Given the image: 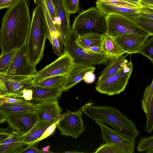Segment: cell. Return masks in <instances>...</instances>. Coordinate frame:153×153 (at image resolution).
Returning <instances> with one entry per match:
<instances>
[{
    "instance_id": "6da1fadb",
    "label": "cell",
    "mask_w": 153,
    "mask_h": 153,
    "mask_svg": "<svg viewBox=\"0 0 153 153\" xmlns=\"http://www.w3.org/2000/svg\"><path fill=\"white\" fill-rule=\"evenodd\" d=\"M31 21L27 0H20L7 9L1 23V53L19 48L26 43Z\"/></svg>"
},
{
    "instance_id": "7a4b0ae2",
    "label": "cell",
    "mask_w": 153,
    "mask_h": 153,
    "mask_svg": "<svg viewBox=\"0 0 153 153\" xmlns=\"http://www.w3.org/2000/svg\"><path fill=\"white\" fill-rule=\"evenodd\" d=\"M95 121H99L111 126L116 131L129 139L135 140L139 135L134 122L115 108L92 104L83 111Z\"/></svg>"
},
{
    "instance_id": "3957f363",
    "label": "cell",
    "mask_w": 153,
    "mask_h": 153,
    "mask_svg": "<svg viewBox=\"0 0 153 153\" xmlns=\"http://www.w3.org/2000/svg\"><path fill=\"white\" fill-rule=\"evenodd\" d=\"M46 39L50 41L49 30L43 9L40 3L33 10L26 42L29 57L35 66L43 56Z\"/></svg>"
},
{
    "instance_id": "277c9868",
    "label": "cell",
    "mask_w": 153,
    "mask_h": 153,
    "mask_svg": "<svg viewBox=\"0 0 153 153\" xmlns=\"http://www.w3.org/2000/svg\"><path fill=\"white\" fill-rule=\"evenodd\" d=\"M71 29L79 36L107 33V15L94 7L81 12L74 19Z\"/></svg>"
},
{
    "instance_id": "5b68a950",
    "label": "cell",
    "mask_w": 153,
    "mask_h": 153,
    "mask_svg": "<svg viewBox=\"0 0 153 153\" xmlns=\"http://www.w3.org/2000/svg\"><path fill=\"white\" fill-rule=\"evenodd\" d=\"M79 35L71 29L65 40V52L72 58L74 63L93 66L106 64L109 57L107 55L87 51L76 42Z\"/></svg>"
},
{
    "instance_id": "8992f818",
    "label": "cell",
    "mask_w": 153,
    "mask_h": 153,
    "mask_svg": "<svg viewBox=\"0 0 153 153\" xmlns=\"http://www.w3.org/2000/svg\"><path fill=\"white\" fill-rule=\"evenodd\" d=\"M107 34L113 38L118 36L133 34L149 36H153L145 30L133 20L115 14L107 15Z\"/></svg>"
},
{
    "instance_id": "52a82bcc",
    "label": "cell",
    "mask_w": 153,
    "mask_h": 153,
    "mask_svg": "<svg viewBox=\"0 0 153 153\" xmlns=\"http://www.w3.org/2000/svg\"><path fill=\"white\" fill-rule=\"evenodd\" d=\"M133 64L129 62L126 67L104 80L96 83L95 89L99 93L108 96L118 94L124 91L133 70Z\"/></svg>"
},
{
    "instance_id": "ba28073f",
    "label": "cell",
    "mask_w": 153,
    "mask_h": 153,
    "mask_svg": "<svg viewBox=\"0 0 153 153\" xmlns=\"http://www.w3.org/2000/svg\"><path fill=\"white\" fill-rule=\"evenodd\" d=\"M94 103L90 101L75 112L67 110L65 113L61 114L57 126L61 134L76 139L85 130L82 114L87 107Z\"/></svg>"
},
{
    "instance_id": "9c48e42d",
    "label": "cell",
    "mask_w": 153,
    "mask_h": 153,
    "mask_svg": "<svg viewBox=\"0 0 153 153\" xmlns=\"http://www.w3.org/2000/svg\"><path fill=\"white\" fill-rule=\"evenodd\" d=\"M34 80L30 76L0 74V96L20 97L22 91L30 88Z\"/></svg>"
},
{
    "instance_id": "30bf717a",
    "label": "cell",
    "mask_w": 153,
    "mask_h": 153,
    "mask_svg": "<svg viewBox=\"0 0 153 153\" xmlns=\"http://www.w3.org/2000/svg\"><path fill=\"white\" fill-rule=\"evenodd\" d=\"M74 63L70 55L65 53L53 62L36 71L33 75V82L41 81L47 78L58 75L66 77L71 69Z\"/></svg>"
},
{
    "instance_id": "8fae6325",
    "label": "cell",
    "mask_w": 153,
    "mask_h": 153,
    "mask_svg": "<svg viewBox=\"0 0 153 153\" xmlns=\"http://www.w3.org/2000/svg\"><path fill=\"white\" fill-rule=\"evenodd\" d=\"M6 121L10 127L22 136L37 122V114L35 110L13 114L7 116Z\"/></svg>"
},
{
    "instance_id": "7c38bea8",
    "label": "cell",
    "mask_w": 153,
    "mask_h": 153,
    "mask_svg": "<svg viewBox=\"0 0 153 153\" xmlns=\"http://www.w3.org/2000/svg\"><path fill=\"white\" fill-rule=\"evenodd\" d=\"M36 71V66L32 63L29 57L25 43L19 48L11 65L4 73L30 76L33 75Z\"/></svg>"
},
{
    "instance_id": "4fadbf2b",
    "label": "cell",
    "mask_w": 153,
    "mask_h": 153,
    "mask_svg": "<svg viewBox=\"0 0 153 153\" xmlns=\"http://www.w3.org/2000/svg\"><path fill=\"white\" fill-rule=\"evenodd\" d=\"M100 126L102 137L105 143H113L128 150L129 153L134 152L135 140L124 137L114 129L108 127L101 121H95Z\"/></svg>"
},
{
    "instance_id": "5bb4252c",
    "label": "cell",
    "mask_w": 153,
    "mask_h": 153,
    "mask_svg": "<svg viewBox=\"0 0 153 153\" xmlns=\"http://www.w3.org/2000/svg\"><path fill=\"white\" fill-rule=\"evenodd\" d=\"M38 121L54 123L61 115V108L57 100L40 102L35 104Z\"/></svg>"
},
{
    "instance_id": "9a60e30c",
    "label": "cell",
    "mask_w": 153,
    "mask_h": 153,
    "mask_svg": "<svg viewBox=\"0 0 153 153\" xmlns=\"http://www.w3.org/2000/svg\"><path fill=\"white\" fill-rule=\"evenodd\" d=\"M148 37L130 34L113 38L126 53L131 54L138 53L142 45Z\"/></svg>"
},
{
    "instance_id": "2e32d148",
    "label": "cell",
    "mask_w": 153,
    "mask_h": 153,
    "mask_svg": "<svg viewBox=\"0 0 153 153\" xmlns=\"http://www.w3.org/2000/svg\"><path fill=\"white\" fill-rule=\"evenodd\" d=\"M95 67L74 63L70 71L67 76L62 87L63 91H68L70 88L83 80L85 74L88 72H94Z\"/></svg>"
},
{
    "instance_id": "e0dca14e",
    "label": "cell",
    "mask_w": 153,
    "mask_h": 153,
    "mask_svg": "<svg viewBox=\"0 0 153 153\" xmlns=\"http://www.w3.org/2000/svg\"><path fill=\"white\" fill-rule=\"evenodd\" d=\"M95 3L97 8L106 15L117 14L132 20L140 16V8H131L117 6L98 0Z\"/></svg>"
},
{
    "instance_id": "ac0fdd59",
    "label": "cell",
    "mask_w": 153,
    "mask_h": 153,
    "mask_svg": "<svg viewBox=\"0 0 153 153\" xmlns=\"http://www.w3.org/2000/svg\"><path fill=\"white\" fill-rule=\"evenodd\" d=\"M129 54L126 53L125 55L118 57H109L107 65L101 72L96 83L104 80L127 66L129 62L126 59V58Z\"/></svg>"
},
{
    "instance_id": "d6986e66",
    "label": "cell",
    "mask_w": 153,
    "mask_h": 153,
    "mask_svg": "<svg viewBox=\"0 0 153 153\" xmlns=\"http://www.w3.org/2000/svg\"><path fill=\"white\" fill-rule=\"evenodd\" d=\"M30 88L33 91L32 101L39 102L58 100L63 91L62 87L44 88L32 85Z\"/></svg>"
},
{
    "instance_id": "ffe728a7",
    "label": "cell",
    "mask_w": 153,
    "mask_h": 153,
    "mask_svg": "<svg viewBox=\"0 0 153 153\" xmlns=\"http://www.w3.org/2000/svg\"><path fill=\"white\" fill-rule=\"evenodd\" d=\"M60 25L59 30L65 40L69 33L71 27L70 23L69 14L65 7L63 0H52Z\"/></svg>"
},
{
    "instance_id": "44dd1931",
    "label": "cell",
    "mask_w": 153,
    "mask_h": 153,
    "mask_svg": "<svg viewBox=\"0 0 153 153\" xmlns=\"http://www.w3.org/2000/svg\"><path fill=\"white\" fill-rule=\"evenodd\" d=\"M22 136L13 130L12 134L0 142V153H21L26 145L21 142Z\"/></svg>"
},
{
    "instance_id": "7402d4cb",
    "label": "cell",
    "mask_w": 153,
    "mask_h": 153,
    "mask_svg": "<svg viewBox=\"0 0 153 153\" xmlns=\"http://www.w3.org/2000/svg\"><path fill=\"white\" fill-rule=\"evenodd\" d=\"M53 123L38 121L27 133L22 136L21 142L27 146L38 141L47 128Z\"/></svg>"
},
{
    "instance_id": "603a6c76",
    "label": "cell",
    "mask_w": 153,
    "mask_h": 153,
    "mask_svg": "<svg viewBox=\"0 0 153 153\" xmlns=\"http://www.w3.org/2000/svg\"><path fill=\"white\" fill-rule=\"evenodd\" d=\"M101 48L109 57H118L126 53L114 38L107 33L102 36Z\"/></svg>"
},
{
    "instance_id": "cb8c5ba5",
    "label": "cell",
    "mask_w": 153,
    "mask_h": 153,
    "mask_svg": "<svg viewBox=\"0 0 153 153\" xmlns=\"http://www.w3.org/2000/svg\"><path fill=\"white\" fill-rule=\"evenodd\" d=\"M35 104L30 101L24 104H12L0 102V111L8 116L10 114L35 110Z\"/></svg>"
},
{
    "instance_id": "d4e9b609",
    "label": "cell",
    "mask_w": 153,
    "mask_h": 153,
    "mask_svg": "<svg viewBox=\"0 0 153 153\" xmlns=\"http://www.w3.org/2000/svg\"><path fill=\"white\" fill-rule=\"evenodd\" d=\"M40 3L43 9L49 30L50 39V43H51V42L58 40L61 45L64 46L65 39L59 30L54 24L47 10L44 0H40Z\"/></svg>"
},
{
    "instance_id": "484cf974",
    "label": "cell",
    "mask_w": 153,
    "mask_h": 153,
    "mask_svg": "<svg viewBox=\"0 0 153 153\" xmlns=\"http://www.w3.org/2000/svg\"><path fill=\"white\" fill-rule=\"evenodd\" d=\"M103 36L94 33H89L79 36L76 42L79 46L84 47H101Z\"/></svg>"
},
{
    "instance_id": "4316f807",
    "label": "cell",
    "mask_w": 153,
    "mask_h": 153,
    "mask_svg": "<svg viewBox=\"0 0 153 153\" xmlns=\"http://www.w3.org/2000/svg\"><path fill=\"white\" fill-rule=\"evenodd\" d=\"M66 78L61 75L51 76L37 82H33L32 85L44 88L62 87Z\"/></svg>"
},
{
    "instance_id": "83f0119b",
    "label": "cell",
    "mask_w": 153,
    "mask_h": 153,
    "mask_svg": "<svg viewBox=\"0 0 153 153\" xmlns=\"http://www.w3.org/2000/svg\"><path fill=\"white\" fill-rule=\"evenodd\" d=\"M19 48L1 53L0 55V74L5 73L11 65Z\"/></svg>"
},
{
    "instance_id": "f1b7e54d",
    "label": "cell",
    "mask_w": 153,
    "mask_h": 153,
    "mask_svg": "<svg viewBox=\"0 0 153 153\" xmlns=\"http://www.w3.org/2000/svg\"><path fill=\"white\" fill-rule=\"evenodd\" d=\"M95 153H129L125 149L113 143H105L101 145Z\"/></svg>"
},
{
    "instance_id": "f546056e",
    "label": "cell",
    "mask_w": 153,
    "mask_h": 153,
    "mask_svg": "<svg viewBox=\"0 0 153 153\" xmlns=\"http://www.w3.org/2000/svg\"><path fill=\"white\" fill-rule=\"evenodd\" d=\"M138 53L148 58L153 63V37L149 36L142 45Z\"/></svg>"
},
{
    "instance_id": "4dcf8cb0",
    "label": "cell",
    "mask_w": 153,
    "mask_h": 153,
    "mask_svg": "<svg viewBox=\"0 0 153 153\" xmlns=\"http://www.w3.org/2000/svg\"><path fill=\"white\" fill-rule=\"evenodd\" d=\"M153 80L151 83L148 86L143 92V98L141 100L142 108L146 113L151 102L153 100Z\"/></svg>"
},
{
    "instance_id": "1f68e13d",
    "label": "cell",
    "mask_w": 153,
    "mask_h": 153,
    "mask_svg": "<svg viewBox=\"0 0 153 153\" xmlns=\"http://www.w3.org/2000/svg\"><path fill=\"white\" fill-rule=\"evenodd\" d=\"M137 150L138 152H147L153 153V136L141 137L137 144Z\"/></svg>"
},
{
    "instance_id": "d6a6232c",
    "label": "cell",
    "mask_w": 153,
    "mask_h": 153,
    "mask_svg": "<svg viewBox=\"0 0 153 153\" xmlns=\"http://www.w3.org/2000/svg\"><path fill=\"white\" fill-rule=\"evenodd\" d=\"M133 20L145 30L153 35V19L140 16Z\"/></svg>"
},
{
    "instance_id": "836d02e7",
    "label": "cell",
    "mask_w": 153,
    "mask_h": 153,
    "mask_svg": "<svg viewBox=\"0 0 153 153\" xmlns=\"http://www.w3.org/2000/svg\"><path fill=\"white\" fill-rule=\"evenodd\" d=\"M44 1L47 10L56 28L59 30V27L60 25L59 21L56 14L52 0H44Z\"/></svg>"
},
{
    "instance_id": "e575fe53",
    "label": "cell",
    "mask_w": 153,
    "mask_h": 153,
    "mask_svg": "<svg viewBox=\"0 0 153 153\" xmlns=\"http://www.w3.org/2000/svg\"><path fill=\"white\" fill-rule=\"evenodd\" d=\"M146 114V123L145 129L146 131L149 134L152 131L153 127V100L152 101Z\"/></svg>"
},
{
    "instance_id": "d590c367",
    "label": "cell",
    "mask_w": 153,
    "mask_h": 153,
    "mask_svg": "<svg viewBox=\"0 0 153 153\" xmlns=\"http://www.w3.org/2000/svg\"><path fill=\"white\" fill-rule=\"evenodd\" d=\"M63 3L66 11L69 14L75 13L78 10L79 0H63Z\"/></svg>"
},
{
    "instance_id": "8d00e7d4",
    "label": "cell",
    "mask_w": 153,
    "mask_h": 153,
    "mask_svg": "<svg viewBox=\"0 0 153 153\" xmlns=\"http://www.w3.org/2000/svg\"><path fill=\"white\" fill-rule=\"evenodd\" d=\"M0 102L8 103L24 104L30 102L26 101L21 97L9 96H0Z\"/></svg>"
},
{
    "instance_id": "74e56055",
    "label": "cell",
    "mask_w": 153,
    "mask_h": 153,
    "mask_svg": "<svg viewBox=\"0 0 153 153\" xmlns=\"http://www.w3.org/2000/svg\"><path fill=\"white\" fill-rule=\"evenodd\" d=\"M98 1L113 5L131 8H138L140 7L126 2L123 0H97Z\"/></svg>"
},
{
    "instance_id": "f35d334b",
    "label": "cell",
    "mask_w": 153,
    "mask_h": 153,
    "mask_svg": "<svg viewBox=\"0 0 153 153\" xmlns=\"http://www.w3.org/2000/svg\"><path fill=\"white\" fill-rule=\"evenodd\" d=\"M60 119L61 118L60 117L56 122L53 123L48 127L39 138L38 141H40L42 140L45 139L49 136L52 135L55 131L56 128L57 127Z\"/></svg>"
},
{
    "instance_id": "ab89813d",
    "label": "cell",
    "mask_w": 153,
    "mask_h": 153,
    "mask_svg": "<svg viewBox=\"0 0 153 153\" xmlns=\"http://www.w3.org/2000/svg\"><path fill=\"white\" fill-rule=\"evenodd\" d=\"M40 142L37 141L34 143L27 145L25 148H24L21 153H42V149H39L37 144Z\"/></svg>"
},
{
    "instance_id": "60d3db41",
    "label": "cell",
    "mask_w": 153,
    "mask_h": 153,
    "mask_svg": "<svg viewBox=\"0 0 153 153\" xmlns=\"http://www.w3.org/2000/svg\"><path fill=\"white\" fill-rule=\"evenodd\" d=\"M140 16L153 19V7L143 5L140 8Z\"/></svg>"
},
{
    "instance_id": "b9f144b4",
    "label": "cell",
    "mask_w": 153,
    "mask_h": 153,
    "mask_svg": "<svg viewBox=\"0 0 153 153\" xmlns=\"http://www.w3.org/2000/svg\"><path fill=\"white\" fill-rule=\"evenodd\" d=\"M33 91L31 89L29 88L24 90L21 93L20 97L26 101H31L33 98Z\"/></svg>"
},
{
    "instance_id": "7bdbcfd3",
    "label": "cell",
    "mask_w": 153,
    "mask_h": 153,
    "mask_svg": "<svg viewBox=\"0 0 153 153\" xmlns=\"http://www.w3.org/2000/svg\"><path fill=\"white\" fill-rule=\"evenodd\" d=\"M20 0H0V10L8 9Z\"/></svg>"
},
{
    "instance_id": "ee69618b",
    "label": "cell",
    "mask_w": 153,
    "mask_h": 153,
    "mask_svg": "<svg viewBox=\"0 0 153 153\" xmlns=\"http://www.w3.org/2000/svg\"><path fill=\"white\" fill-rule=\"evenodd\" d=\"M13 131V130L9 126L4 130H0V142L10 137Z\"/></svg>"
},
{
    "instance_id": "f6af8a7d",
    "label": "cell",
    "mask_w": 153,
    "mask_h": 153,
    "mask_svg": "<svg viewBox=\"0 0 153 153\" xmlns=\"http://www.w3.org/2000/svg\"><path fill=\"white\" fill-rule=\"evenodd\" d=\"M94 72L92 71H88L85 74L83 79L85 83L90 84L93 83L95 81L96 76Z\"/></svg>"
},
{
    "instance_id": "bcb514c9",
    "label": "cell",
    "mask_w": 153,
    "mask_h": 153,
    "mask_svg": "<svg viewBox=\"0 0 153 153\" xmlns=\"http://www.w3.org/2000/svg\"><path fill=\"white\" fill-rule=\"evenodd\" d=\"M131 4L137 6L141 7L143 5L141 4L140 0H123Z\"/></svg>"
},
{
    "instance_id": "7dc6e473",
    "label": "cell",
    "mask_w": 153,
    "mask_h": 153,
    "mask_svg": "<svg viewBox=\"0 0 153 153\" xmlns=\"http://www.w3.org/2000/svg\"><path fill=\"white\" fill-rule=\"evenodd\" d=\"M142 5L153 7V0H140Z\"/></svg>"
},
{
    "instance_id": "c3c4849f",
    "label": "cell",
    "mask_w": 153,
    "mask_h": 153,
    "mask_svg": "<svg viewBox=\"0 0 153 153\" xmlns=\"http://www.w3.org/2000/svg\"><path fill=\"white\" fill-rule=\"evenodd\" d=\"M7 116L0 111V124L6 121Z\"/></svg>"
},
{
    "instance_id": "681fc988",
    "label": "cell",
    "mask_w": 153,
    "mask_h": 153,
    "mask_svg": "<svg viewBox=\"0 0 153 153\" xmlns=\"http://www.w3.org/2000/svg\"><path fill=\"white\" fill-rule=\"evenodd\" d=\"M50 146L48 145L46 146H45L42 149V153H53L50 150Z\"/></svg>"
},
{
    "instance_id": "f907efd6",
    "label": "cell",
    "mask_w": 153,
    "mask_h": 153,
    "mask_svg": "<svg viewBox=\"0 0 153 153\" xmlns=\"http://www.w3.org/2000/svg\"><path fill=\"white\" fill-rule=\"evenodd\" d=\"M35 4L36 5L40 3V0H33Z\"/></svg>"
},
{
    "instance_id": "816d5d0a",
    "label": "cell",
    "mask_w": 153,
    "mask_h": 153,
    "mask_svg": "<svg viewBox=\"0 0 153 153\" xmlns=\"http://www.w3.org/2000/svg\"><path fill=\"white\" fill-rule=\"evenodd\" d=\"M64 153H82V152H75V151H67L64 152Z\"/></svg>"
},
{
    "instance_id": "f5cc1de1",
    "label": "cell",
    "mask_w": 153,
    "mask_h": 153,
    "mask_svg": "<svg viewBox=\"0 0 153 153\" xmlns=\"http://www.w3.org/2000/svg\"><path fill=\"white\" fill-rule=\"evenodd\" d=\"M0 102H1V99H0Z\"/></svg>"
}]
</instances>
